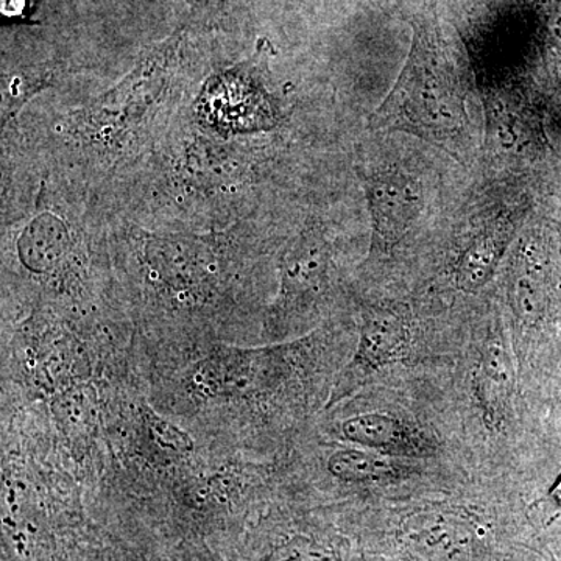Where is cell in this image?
<instances>
[{
    "mask_svg": "<svg viewBox=\"0 0 561 561\" xmlns=\"http://www.w3.org/2000/svg\"><path fill=\"white\" fill-rule=\"evenodd\" d=\"M371 130L404 131L451 151L470 146L467 94L434 32L415 25L411 55L400 79L371 114Z\"/></svg>",
    "mask_w": 561,
    "mask_h": 561,
    "instance_id": "obj_1",
    "label": "cell"
},
{
    "mask_svg": "<svg viewBox=\"0 0 561 561\" xmlns=\"http://www.w3.org/2000/svg\"><path fill=\"white\" fill-rule=\"evenodd\" d=\"M375 232L383 242H394L419 217L420 187L402 173H386L365 181Z\"/></svg>",
    "mask_w": 561,
    "mask_h": 561,
    "instance_id": "obj_2",
    "label": "cell"
},
{
    "mask_svg": "<svg viewBox=\"0 0 561 561\" xmlns=\"http://www.w3.org/2000/svg\"><path fill=\"white\" fill-rule=\"evenodd\" d=\"M330 271V249L319 228H306L280 260V297L298 302L320 294Z\"/></svg>",
    "mask_w": 561,
    "mask_h": 561,
    "instance_id": "obj_3",
    "label": "cell"
},
{
    "mask_svg": "<svg viewBox=\"0 0 561 561\" xmlns=\"http://www.w3.org/2000/svg\"><path fill=\"white\" fill-rule=\"evenodd\" d=\"M69 247L70 234L65 221L51 214H41L22 231L18 256L28 272L44 275L58 267Z\"/></svg>",
    "mask_w": 561,
    "mask_h": 561,
    "instance_id": "obj_4",
    "label": "cell"
},
{
    "mask_svg": "<svg viewBox=\"0 0 561 561\" xmlns=\"http://www.w3.org/2000/svg\"><path fill=\"white\" fill-rule=\"evenodd\" d=\"M51 413L58 430L66 435L70 445L84 448L94 435L98 423L95 390L83 382L65 387L51 401Z\"/></svg>",
    "mask_w": 561,
    "mask_h": 561,
    "instance_id": "obj_5",
    "label": "cell"
},
{
    "mask_svg": "<svg viewBox=\"0 0 561 561\" xmlns=\"http://www.w3.org/2000/svg\"><path fill=\"white\" fill-rule=\"evenodd\" d=\"M511 241V220L501 219L485 228L468 247L457 267V283L472 291L482 287L496 268L505 247Z\"/></svg>",
    "mask_w": 561,
    "mask_h": 561,
    "instance_id": "obj_6",
    "label": "cell"
},
{
    "mask_svg": "<svg viewBox=\"0 0 561 561\" xmlns=\"http://www.w3.org/2000/svg\"><path fill=\"white\" fill-rule=\"evenodd\" d=\"M408 339L404 320L391 309H375L362 328L356 362L367 368L381 367L394 359Z\"/></svg>",
    "mask_w": 561,
    "mask_h": 561,
    "instance_id": "obj_7",
    "label": "cell"
},
{
    "mask_svg": "<svg viewBox=\"0 0 561 561\" xmlns=\"http://www.w3.org/2000/svg\"><path fill=\"white\" fill-rule=\"evenodd\" d=\"M342 434L346 440L370 448H402L411 443L408 430L386 413L353 416L342 424Z\"/></svg>",
    "mask_w": 561,
    "mask_h": 561,
    "instance_id": "obj_8",
    "label": "cell"
},
{
    "mask_svg": "<svg viewBox=\"0 0 561 561\" xmlns=\"http://www.w3.org/2000/svg\"><path fill=\"white\" fill-rule=\"evenodd\" d=\"M151 265L165 283L180 287L201 279L205 261L192 245L154 242L151 247Z\"/></svg>",
    "mask_w": 561,
    "mask_h": 561,
    "instance_id": "obj_9",
    "label": "cell"
},
{
    "mask_svg": "<svg viewBox=\"0 0 561 561\" xmlns=\"http://www.w3.org/2000/svg\"><path fill=\"white\" fill-rule=\"evenodd\" d=\"M328 470L346 482H373L393 478L398 468L389 460L364 451H339L328 460Z\"/></svg>",
    "mask_w": 561,
    "mask_h": 561,
    "instance_id": "obj_10",
    "label": "cell"
},
{
    "mask_svg": "<svg viewBox=\"0 0 561 561\" xmlns=\"http://www.w3.org/2000/svg\"><path fill=\"white\" fill-rule=\"evenodd\" d=\"M140 413H142L144 430L158 451L173 459H183L194 451V442L187 432L180 430L171 421L162 419L147 405H144Z\"/></svg>",
    "mask_w": 561,
    "mask_h": 561,
    "instance_id": "obj_11",
    "label": "cell"
},
{
    "mask_svg": "<svg viewBox=\"0 0 561 561\" xmlns=\"http://www.w3.org/2000/svg\"><path fill=\"white\" fill-rule=\"evenodd\" d=\"M507 354L500 343L493 342L489 348H485L482 360L483 383H485L489 397L494 398L493 402L500 401L501 397L507 394Z\"/></svg>",
    "mask_w": 561,
    "mask_h": 561,
    "instance_id": "obj_12",
    "label": "cell"
},
{
    "mask_svg": "<svg viewBox=\"0 0 561 561\" xmlns=\"http://www.w3.org/2000/svg\"><path fill=\"white\" fill-rule=\"evenodd\" d=\"M238 3L239 0H190L195 20L213 25L230 20Z\"/></svg>",
    "mask_w": 561,
    "mask_h": 561,
    "instance_id": "obj_13",
    "label": "cell"
},
{
    "mask_svg": "<svg viewBox=\"0 0 561 561\" xmlns=\"http://www.w3.org/2000/svg\"><path fill=\"white\" fill-rule=\"evenodd\" d=\"M271 561H330L313 546L290 545L279 549Z\"/></svg>",
    "mask_w": 561,
    "mask_h": 561,
    "instance_id": "obj_14",
    "label": "cell"
}]
</instances>
